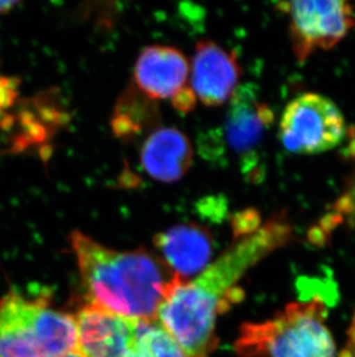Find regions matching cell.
Here are the masks:
<instances>
[{
  "label": "cell",
  "instance_id": "1",
  "mask_svg": "<svg viewBox=\"0 0 355 357\" xmlns=\"http://www.w3.org/2000/svg\"><path fill=\"white\" fill-rule=\"evenodd\" d=\"M288 236L290 230L282 223L260 227L194 279L175 281L158 309L157 320L188 357H210L217 344L218 317L244 297L242 278Z\"/></svg>",
  "mask_w": 355,
  "mask_h": 357
},
{
  "label": "cell",
  "instance_id": "12",
  "mask_svg": "<svg viewBox=\"0 0 355 357\" xmlns=\"http://www.w3.org/2000/svg\"><path fill=\"white\" fill-rule=\"evenodd\" d=\"M193 156V147L184 133L175 128H161L144 140L140 161L151 178L175 183L187 174Z\"/></svg>",
  "mask_w": 355,
  "mask_h": 357
},
{
  "label": "cell",
  "instance_id": "19",
  "mask_svg": "<svg viewBox=\"0 0 355 357\" xmlns=\"http://www.w3.org/2000/svg\"><path fill=\"white\" fill-rule=\"evenodd\" d=\"M51 357H82L81 356L77 351H71V353H68V354L58 355V356H51Z\"/></svg>",
  "mask_w": 355,
  "mask_h": 357
},
{
  "label": "cell",
  "instance_id": "14",
  "mask_svg": "<svg viewBox=\"0 0 355 357\" xmlns=\"http://www.w3.org/2000/svg\"><path fill=\"white\" fill-rule=\"evenodd\" d=\"M127 357H188V355L156 318L139 320Z\"/></svg>",
  "mask_w": 355,
  "mask_h": 357
},
{
  "label": "cell",
  "instance_id": "15",
  "mask_svg": "<svg viewBox=\"0 0 355 357\" xmlns=\"http://www.w3.org/2000/svg\"><path fill=\"white\" fill-rule=\"evenodd\" d=\"M17 95V82L13 79L0 77V112L10 108Z\"/></svg>",
  "mask_w": 355,
  "mask_h": 357
},
{
  "label": "cell",
  "instance_id": "20",
  "mask_svg": "<svg viewBox=\"0 0 355 357\" xmlns=\"http://www.w3.org/2000/svg\"><path fill=\"white\" fill-rule=\"evenodd\" d=\"M352 152H355V147H354V149H352ZM354 191H355V188H354ZM353 196H355V192H353Z\"/></svg>",
  "mask_w": 355,
  "mask_h": 357
},
{
  "label": "cell",
  "instance_id": "5",
  "mask_svg": "<svg viewBox=\"0 0 355 357\" xmlns=\"http://www.w3.org/2000/svg\"><path fill=\"white\" fill-rule=\"evenodd\" d=\"M345 119L324 95L303 93L293 98L279 121V138L288 152L313 155L328 152L345 138Z\"/></svg>",
  "mask_w": 355,
  "mask_h": 357
},
{
  "label": "cell",
  "instance_id": "13",
  "mask_svg": "<svg viewBox=\"0 0 355 357\" xmlns=\"http://www.w3.org/2000/svg\"><path fill=\"white\" fill-rule=\"evenodd\" d=\"M157 121L154 100L136 87L125 91L112 116V131L118 138L133 139L151 128Z\"/></svg>",
  "mask_w": 355,
  "mask_h": 357
},
{
  "label": "cell",
  "instance_id": "6",
  "mask_svg": "<svg viewBox=\"0 0 355 357\" xmlns=\"http://www.w3.org/2000/svg\"><path fill=\"white\" fill-rule=\"evenodd\" d=\"M277 8L290 17L292 49L300 63L336 47L355 26L354 8L342 0L278 3Z\"/></svg>",
  "mask_w": 355,
  "mask_h": 357
},
{
  "label": "cell",
  "instance_id": "8",
  "mask_svg": "<svg viewBox=\"0 0 355 357\" xmlns=\"http://www.w3.org/2000/svg\"><path fill=\"white\" fill-rule=\"evenodd\" d=\"M77 347L82 357H127L140 319L84 305L75 316Z\"/></svg>",
  "mask_w": 355,
  "mask_h": 357
},
{
  "label": "cell",
  "instance_id": "7",
  "mask_svg": "<svg viewBox=\"0 0 355 357\" xmlns=\"http://www.w3.org/2000/svg\"><path fill=\"white\" fill-rule=\"evenodd\" d=\"M274 121V112L262 100L258 88L242 84L235 89L225 117L223 140L240 159L242 172L251 178L254 172L260 175L258 151Z\"/></svg>",
  "mask_w": 355,
  "mask_h": 357
},
{
  "label": "cell",
  "instance_id": "11",
  "mask_svg": "<svg viewBox=\"0 0 355 357\" xmlns=\"http://www.w3.org/2000/svg\"><path fill=\"white\" fill-rule=\"evenodd\" d=\"M161 259L182 280L198 275L210 265L214 238L205 227L186 223L171 227L154 239Z\"/></svg>",
  "mask_w": 355,
  "mask_h": 357
},
{
  "label": "cell",
  "instance_id": "9",
  "mask_svg": "<svg viewBox=\"0 0 355 357\" xmlns=\"http://www.w3.org/2000/svg\"><path fill=\"white\" fill-rule=\"evenodd\" d=\"M242 70L233 52L214 40L198 42L191 63V89L203 105L218 107L230 101L239 87Z\"/></svg>",
  "mask_w": 355,
  "mask_h": 357
},
{
  "label": "cell",
  "instance_id": "16",
  "mask_svg": "<svg viewBox=\"0 0 355 357\" xmlns=\"http://www.w3.org/2000/svg\"><path fill=\"white\" fill-rule=\"evenodd\" d=\"M172 105L177 109V112L187 114L194 109L198 98L195 96L194 91L191 87H184L179 91L175 98H171Z\"/></svg>",
  "mask_w": 355,
  "mask_h": 357
},
{
  "label": "cell",
  "instance_id": "3",
  "mask_svg": "<svg viewBox=\"0 0 355 357\" xmlns=\"http://www.w3.org/2000/svg\"><path fill=\"white\" fill-rule=\"evenodd\" d=\"M321 297L286 304L271 318L242 325L235 347L240 357H338Z\"/></svg>",
  "mask_w": 355,
  "mask_h": 357
},
{
  "label": "cell",
  "instance_id": "4",
  "mask_svg": "<svg viewBox=\"0 0 355 357\" xmlns=\"http://www.w3.org/2000/svg\"><path fill=\"white\" fill-rule=\"evenodd\" d=\"M77 347L74 316L54 310L47 297L10 290L0 298V357H51Z\"/></svg>",
  "mask_w": 355,
  "mask_h": 357
},
{
  "label": "cell",
  "instance_id": "18",
  "mask_svg": "<svg viewBox=\"0 0 355 357\" xmlns=\"http://www.w3.org/2000/svg\"><path fill=\"white\" fill-rule=\"evenodd\" d=\"M17 3V1H0V13L10 12Z\"/></svg>",
  "mask_w": 355,
  "mask_h": 357
},
{
  "label": "cell",
  "instance_id": "10",
  "mask_svg": "<svg viewBox=\"0 0 355 357\" xmlns=\"http://www.w3.org/2000/svg\"><path fill=\"white\" fill-rule=\"evenodd\" d=\"M189 63L180 50L165 45L144 47L135 63L136 88L151 100L173 98L187 87Z\"/></svg>",
  "mask_w": 355,
  "mask_h": 357
},
{
  "label": "cell",
  "instance_id": "17",
  "mask_svg": "<svg viewBox=\"0 0 355 357\" xmlns=\"http://www.w3.org/2000/svg\"><path fill=\"white\" fill-rule=\"evenodd\" d=\"M338 357H355V310L346 332L345 344L342 351H339Z\"/></svg>",
  "mask_w": 355,
  "mask_h": 357
},
{
  "label": "cell",
  "instance_id": "2",
  "mask_svg": "<svg viewBox=\"0 0 355 357\" xmlns=\"http://www.w3.org/2000/svg\"><path fill=\"white\" fill-rule=\"evenodd\" d=\"M87 305L131 319H156L180 278L145 250L117 251L81 231L70 237Z\"/></svg>",
  "mask_w": 355,
  "mask_h": 357
}]
</instances>
